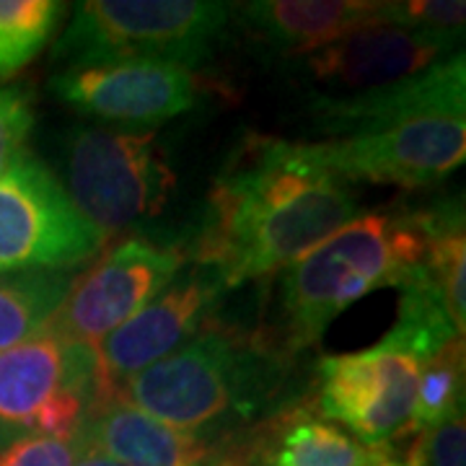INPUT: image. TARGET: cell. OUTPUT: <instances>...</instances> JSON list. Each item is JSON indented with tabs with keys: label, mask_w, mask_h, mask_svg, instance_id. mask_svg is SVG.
<instances>
[{
	"label": "cell",
	"mask_w": 466,
	"mask_h": 466,
	"mask_svg": "<svg viewBox=\"0 0 466 466\" xmlns=\"http://www.w3.org/2000/svg\"><path fill=\"white\" fill-rule=\"evenodd\" d=\"M383 26H397L407 32L461 45L464 39L466 3L461 0H394L379 3Z\"/></svg>",
	"instance_id": "obj_21"
},
{
	"label": "cell",
	"mask_w": 466,
	"mask_h": 466,
	"mask_svg": "<svg viewBox=\"0 0 466 466\" xmlns=\"http://www.w3.org/2000/svg\"><path fill=\"white\" fill-rule=\"evenodd\" d=\"M285 355L236 327L205 324L164 360L112 391L177 431L216 441L265 407L283 383Z\"/></svg>",
	"instance_id": "obj_2"
},
{
	"label": "cell",
	"mask_w": 466,
	"mask_h": 466,
	"mask_svg": "<svg viewBox=\"0 0 466 466\" xmlns=\"http://www.w3.org/2000/svg\"><path fill=\"white\" fill-rule=\"evenodd\" d=\"M412 466H466L464 412L422 433L412 453Z\"/></svg>",
	"instance_id": "obj_23"
},
{
	"label": "cell",
	"mask_w": 466,
	"mask_h": 466,
	"mask_svg": "<svg viewBox=\"0 0 466 466\" xmlns=\"http://www.w3.org/2000/svg\"><path fill=\"white\" fill-rule=\"evenodd\" d=\"M60 161L67 200L104 238L158 216L174 187L150 130L70 127Z\"/></svg>",
	"instance_id": "obj_6"
},
{
	"label": "cell",
	"mask_w": 466,
	"mask_h": 466,
	"mask_svg": "<svg viewBox=\"0 0 466 466\" xmlns=\"http://www.w3.org/2000/svg\"><path fill=\"white\" fill-rule=\"evenodd\" d=\"M78 449L81 441L32 435L0 449V466H70Z\"/></svg>",
	"instance_id": "obj_24"
},
{
	"label": "cell",
	"mask_w": 466,
	"mask_h": 466,
	"mask_svg": "<svg viewBox=\"0 0 466 466\" xmlns=\"http://www.w3.org/2000/svg\"><path fill=\"white\" fill-rule=\"evenodd\" d=\"M324 167L348 184L422 189L446 179L466 158V112H433L373 130L314 143Z\"/></svg>",
	"instance_id": "obj_9"
},
{
	"label": "cell",
	"mask_w": 466,
	"mask_h": 466,
	"mask_svg": "<svg viewBox=\"0 0 466 466\" xmlns=\"http://www.w3.org/2000/svg\"><path fill=\"white\" fill-rule=\"evenodd\" d=\"M106 244L32 153L0 179V275L73 272Z\"/></svg>",
	"instance_id": "obj_8"
},
{
	"label": "cell",
	"mask_w": 466,
	"mask_h": 466,
	"mask_svg": "<svg viewBox=\"0 0 466 466\" xmlns=\"http://www.w3.org/2000/svg\"><path fill=\"white\" fill-rule=\"evenodd\" d=\"M34 99L26 86H0V179L29 156Z\"/></svg>",
	"instance_id": "obj_22"
},
{
	"label": "cell",
	"mask_w": 466,
	"mask_h": 466,
	"mask_svg": "<svg viewBox=\"0 0 466 466\" xmlns=\"http://www.w3.org/2000/svg\"><path fill=\"white\" fill-rule=\"evenodd\" d=\"M78 441L122 466H247L244 449L177 431L122 400L99 401L86 417Z\"/></svg>",
	"instance_id": "obj_14"
},
{
	"label": "cell",
	"mask_w": 466,
	"mask_h": 466,
	"mask_svg": "<svg viewBox=\"0 0 466 466\" xmlns=\"http://www.w3.org/2000/svg\"><path fill=\"white\" fill-rule=\"evenodd\" d=\"M67 3L0 0V81L14 78L50 45Z\"/></svg>",
	"instance_id": "obj_19"
},
{
	"label": "cell",
	"mask_w": 466,
	"mask_h": 466,
	"mask_svg": "<svg viewBox=\"0 0 466 466\" xmlns=\"http://www.w3.org/2000/svg\"><path fill=\"white\" fill-rule=\"evenodd\" d=\"M464 412V339H451L433 352L417 379L412 433L431 431Z\"/></svg>",
	"instance_id": "obj_20"
},
{
	"label": "cell",
	"mask_w": 466,
	"mask_h": 466,
	"mask_svg": "<svg viewBox=\"0 0 466 466\" xmlns=\"http://www.w3.org/2000/svg\"><path fill=\"white\" fill-rule=\"evenodd\" d=\"M50 91L86 116L146 127L189 112L200 96V81L187 67L133 60L67 67L52 76Z\"/></svg>",
	"instance_id": "obj_13"
},
{
	"label": "cell",
	"mask_w": 466,
	"mask_h": 466,
	"mask_svg": "<svg viewBox=\"0 0 466 466\" xmlns=\"http://www.w3.org/2000/svg\"><path fill=\"white\" fill-rule=\"evenodd\" d=\"M379 466H412V461H391V459H383Z\"/></svg>",
	"instance_id": "obj_26"
},
{
	"label": "cell",
	"mask_w": 466,
	"mask_h": 466,
	"mask_svg": "<svg viewBox=\"0 0 466 466\" xmlns=\"http://www.w3.org/2000/svg\"><path fill=\"white\" fill-rule=\"evenodd\" d=\"M433 112H466L464 52H456L415 78H407L383 91L311 109L309 116L321 127V133L334 140L360 130H373L397 119Z\"/></svg>",
	"instance_id": "obj_15"
},
{
	"label": "cell",
	"mask_w": 466,
	"mask_h": 466,
	"mask_svg": "<svg viewBox=\"0 0 466 466\" xmlns=\"http://www.w3.org/2000/svg\"><path fill=\"white\" fill-rule=\"evenodd\" d=\"M247 466H379L386 451L363 446L348 431L306 407L269 420L244 446Z\"/></svg>",
	"instance_id": "obj_17"
},
{
	"label": "cell",
	"mask_w": 466,
	"mask_h": 466,
	"mask_svg": "<svg viewBox=\"0 0 466 466\" xmlns=\"http://www.w3.org/2000/svg\"><path fill=\"white\" fill-rule=\"evenodd\" d=\"M233 8L265 47L290 57L368 26H383L379 3L368 0H254Z\"/></svg>",
	"instance_id": "obj_16"
},
{
	"label": "cell",
	"mask_w": 466,
	"mask_h": 466,
	"mask_svg": "<svg viewBox=\"0 0 466 466\" xmlns=\"http://www.w3.org/2000/svg\"><path fill=\"white\" fill-rule=\"evenodd\" d=\"M461 52L456 45L397 29L368 26L332 45L300 55V84L309 94V112L383 91Z\"/></svg>",
	"instance_id": "obj_10"
},
{
	"label": "cell",
	"mask_w": 466,
	"mask_h": 466,
	"mask_svg": "<svg viewBox=\"0 0 466 466\" xmlns=\"http://www.w3.org/2000/svg\"><path fill=\"white\" fill-rule=\"evenodd\" d=\"M184 262L187 251L177 244L143 236L125 238L76 280L52 321L70 339L96 348L148 306L179 275Z\"/></svg>",
	"instance_id": "obj_11"
},
{
	"label": "cell",
	"mask_w": 466,
	"mask_h": 466,
	"mask_svg": "<svg viewBox=\"0 0 466 466\" xmlns=\"http://www.w3.org/2000/svg\"><path fill=\"white\" fill-rule=\"evenodd\" d=\"M428 358L397 332L379 345L319 363V415L348 428L363 446L386 451L412 433L417 379Z\"/></svg>",
	"instance_id": "obj_7"
},
{
	"label": "cell",
	"mask_w": 466,
	"mask_h": 466,
	"mask_svg": "<svg viewBox=\"0 0 466 466\" xmlns=\"http://www.w3.org/2000/svg\"><path fill=\"white\" fill-rule=\"evenodd\" d=\"M433 208L376 210L285 267L280 283L285 350L311 348L348 306L379 288H401L422 265Z\"/></svg>",
	"instance_id": "obj_3"
},
{
	"label": "cell",
	"mask_w": 466,
	"mask_h": 466,
	"mask_svg": "<svg viewBox=\"0 0 466 466\" xmlns=\"http://www.w3.org/2000/svg\"><path fill=\"white\" fill-rule=\"evenodd\" d=\"M52 47L67 67L112 63H171L200 67L216 52L233 14L223 0H86Z\"/></svg>",
	"instance_id": "obj_4"
},
{
	"label": "cell",
	"mask_w": 466,
	"mask_h": 466,
	"mask_svg": "<svg viewBox=\"0 0 466 466\" xmlns=\"http://www.w3.org/2000/svg\"><path fill=\"white\" fill-rule=\"evenodd\" d=\"M96 401V348L55 321L0 352V449L32 435L78 441Z\"/></svg>",
	"instance_id": "obj_5"
},
{
	"label": "cell",
	"mask_w": 466,
	"mask_h": 466,
	"mask_svg": "<svg viewBox=\"0 0 466 466\" xmlns=\"http://www.w3.org/2000/svg\"><path fill=\"white\" fill-rule=\"evenodd\" d=\"M352 184L324 167L314 143L249 135L218 174L195 265L216 267L226 288L275 275L358 218Z\"/></svg>",
	"instance_id": "obj_1"
},
{
	"label": "cell",
	"mask_w": 466,
	"mask_h": 466,
	"mask_svg": "<svg viewBox=\"0 0 466 466\" xmlns=\"http://www.w3.org/2000/svg\"><path fill=\"white\" fill-rule=\"evenodd\" d=\"M70 466H122L116 459H112L109 453H104L96 446H88V443H81V449L76 453L73 464Z\"/></svg>",
	"instance_id": "obj_25"
},
{
	"label": "cell",
	"mask_w": 466,
	"mask_h": 466,
	"mask_svg": "<svg viewBox=\"0 0 466 466\" xmlns=\"http://www.w3.org/2000/svg\"><path fill=\"white\" fill-rule=\"evenodd\" d=\"M226 290L216 267L195 262L187 269L182 267L148 306L96 345L99 401L109 400L125 379L189 342L208 324Z\"/></svg>",
	"instance_id": "obj_12"
},
{
	"label": "cell",
	"mask_w": 466,
	"mask_h": 466,
	"mask_svg": "<svg viewBox=\"0 0 466 466\" xmlns=\"http://www.w3.org/2000/svg\"><path fill=\"white\" fill-rule=\"evenodd\" d=\"M76 280V272L55 269L0 275V352L52 321Z\"/></svg>",
	"instance_id": "obj_18"
}]
</instances>
